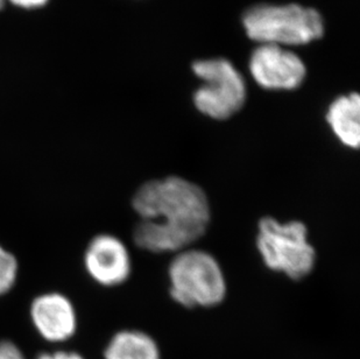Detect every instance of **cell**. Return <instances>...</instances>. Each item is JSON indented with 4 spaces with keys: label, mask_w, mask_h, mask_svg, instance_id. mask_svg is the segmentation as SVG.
Segmentation results:
<instances>
[{
    "label": "cell",
    "mask_w": 360,
    "mask_h": 359,
    "mask_svg": "<svg viewBox=\"0 0 360 359\" xmlns=\"http://www.w3.org/2000/svg\"><path fill=\"white\" fill-rule=\"evenodd\" d=\"M132 208L139 217L133 241L153 254L194 246L207 234L212 215L203 188L177 175L143 182L133 195Z\"/></svg>",
    "instance_id": "1"
},
{
    "label": "cell",
    "mask_w": 360,
    "mask_h": 359,
    "mask_svg": "<svg viewBox=\"0 0 360 359\" xmlns=\"http://www.w3.org/2000/svg\"><path fill=\"white\" fill-rule=\"evenodd\" d=\"M167 275L169 296L184 308H214L228 295L221 263L202 248L191 246L173 254Z\"/></svg>",
    "instance_id": "2"
},
{
    "label": "cell",
    "mask_w": 360,
    "mask_h": 359,
    "mask_svg": "<svg viewBox=\"0 0 360 359\" xmlns=\"http://www.w3.org/2000/svg\"><path fill=\"white\" fill-rule=\"evenodd\" d=\"M255 246L269 271L300 282L313 273L317 253L309 241V231L301 220L280 222L272 216L260 218Z\"/></svg>",
    "instance_id": "3"
},
{
    "label": "cell",
    "mask_w": 360,
    "mask_h": 359,
    "mask_svg": "<svg viewBox=\"0 0 360 359\" xmlns=\"http://www.w3.org/2000/svg\"><path fill=\"white\" fill-rule=\"evenodd\" d=\"M243 26L259 44L281 47L304 46L324 34V20L319 11L299 4L251 7L243 15Z\"/></svg>",
    "instance_id": "4"
},
{
    "label": "cell",
    "mask_w": 360,
    "mask_h": 359,
    "mask_svg": "<svg viewBox=\"0 0 360 359\" xmlns=\"http://www.w3.org/2000/svg\"><path fill=\"white\" fill-rule=\"evenodd\" d=\"M193 72L203 82L193 97L200 113L214 120H226L244 108L248 99L246 82L229 60H200L194 62Z\"/></svg>",
    "instance_id": "5"
},
{
    "label": "cell",
    "mask_w": 360,
    "mask_h": 359,
    "mask_svg": "<svg viewBox=\"0 0 360 359\" xmlns=\"http://www.w3.org/2000/svg\"><path fill=\"white\" fill-rule=\"evenodd\" d=\"M250 73L255 83L269 92H292L306 80L302 58L289 48L259 44L250 58Z\"/></svg>",
    "instance_id": "6"
},
{
    "label": "cell",
    "mask_w": 360,
    "mask_h": 359,
    "mask_svg": "<svg viewBox=\"0 0 360 359\" xmlns=\"http://www.w3.org/2000/svg\"><path fill=\"white\" fill-rule=\"evenodd\" d=\"M89 277L104 287H116L127 282L132 273L129 248L120 238L102 234L92 238L84 253Z\"/></svg>",
    "instance_id": "7"
},
{
    "label": "cell",
    "mask_w": 360,
    "mask_h": 359,
    "mask_svg": "<svg viewBox=\"0 0 360 359\" xmlns=\"http://www.w3.org/2000/svg\"><path fill=\"white\" fill-rule=\"evenodd\" d=\"M35 329L49 342H65L76 332L77 317L72 301L60 293H46L32 302Z\"/></svg>",
    "instance_id": "8"
},
{
    "label": "cell",
    "mask_w": 360,
    "mask_h": 359,
    "mask_svg": "<svg viewBox=\"0 0 360 359\" xmlns=\"http://www.w3.org/2000/svg\"><path fill=\"white\" fill-rule=\"evenodd\" d=\"M326 120L340 145L357 151L360 145V96L357 92L337 97L326 110Z\"/></svg>",
    "instance_id": "9"
},
{
    "label": "cell",
    "mask_w": 360,
    "mask_h": 359,
    "mask_svg": "<svg viewBox=\"0 0 360 359\" xmlns=\"http://www.w3.org/2000/svg\"><path fill=\"white\" fill-rule=\"evenodd\" d=\"M105 359H161L155 339L140 330H122L113 336L104 353Z\"/></svg>",
    "instance_id": "10"
},
{
    "label": "cell",
    "mask_w": 360,
    "mask_h": 359,
    "mask_svg": "<svg viewBox=\"0 0 360 359\" xmlns=\"http://www.w3.org/2000/svg\"><path fill=\"white\" fill-rule=\"evenodd\" d=\"M18 261L0 245V295L6 294L17 282Z\"/></svg>",
    "instance_id": "11"
},
{
    "label": "cell",
    "mask_w": 360,
    "mask_h": 359,
    "mask_svg": "<svg viewBox=\"0 0 360 359\" xmlns=\"http://www.w3.org/2000/svg\"><path fill=\"white\" fill-rule=\"evenodd\" d=\"M0 359H25L24 355L13 343L0 342Z\"/></svg>",
    "instance_id": "12"
},
{
    "label": "cell",
    "mask_w": 360,
    "mask_h": 359,
    "mask_svg": "<svg viewBox=\"0 0 360 359\" xmlns=\"http://www.w3.org/2000/svg\"><path fill=\"white\" fill-rule=\"evenodd\" d=\"M14 6L25 8V10H34L46 5L49 0H8Z\"/></svg>",
    "instance_id": "13"
},
{
    "label": "cell",
    "mask_w": 360,
    "mask_h": 359,
    "mask_svg": "<svg viewBox=\"0 0 360 359\" xmlns=\"http://www.w3.org/2000/svg\"><path fill=\"white\" fill-rule=\"evenodd\" d=\"M37 359H84L79 356V353H63V351H58L54 353H41L40 356Z\"/></svg>",
    "instance_id": "14"
},
{
    "label": "cell",
    "mask_w": 360,
    "mask_h": 359,
    "mask_svg": "<svg viewBox=\"0 0 360 359\" xmlns=\"http://www.w3.org/2000/svg\"><path fill=\"white\" fill-rule=\"evenodd\" d=\"M4 4H5V0H0V10L3 8Z\"/></svg>",
    "instance_id": "15"
}]
</instances>
